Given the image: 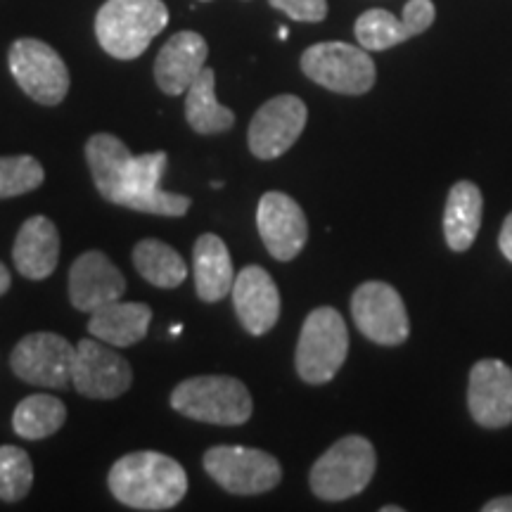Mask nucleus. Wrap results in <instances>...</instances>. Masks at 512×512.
Instances as JSON below:
<instances>
[{"label":"nucleus","mask_w":512,"mask_h":512,"mask_svg":"<svg viewBox=\"0 0 512 512\" xmlns=\"http://www.w3.org/2000/svg\"><path fill=\"white\" fill-rule=\"evenodd\" d=\"M112 496L133 510H171L188 491V475L178 460L157 451H136L110 470Z\"/></svg>","instance_id":"f257e3e1"},{"label":"nucleus","mask_w":512,"mask_h":512,"mask_svg":"<svg viewBox=\"0 0 512 512\" xmlns=\"http://www.w3.org/2000/svg\"><path fill=\"white\" fill-rule=\"evenodd\" d=\"M169 24L162 0H107L95 17L100 48L117 60H136Z\"/></svg>","instance_id":"f03ea898"},{"label":"nucleus","mask_w":512,"mask_h":512,"mask_svg":"<svg viewBox=\"0 0 512 512\" xmlns=\"http://www.w3.org/2000/svg\"><path fill=\"white\" fill-rule=\"evenodd\" d=\"M377 467L375 448L366 437L339 439L311 467V491L320 501H347L373 482Z\"/></svg>","instance_id":"7ed1b4c3"},{"label":"nucleus","mask_w":512,"mask_h":512,"mask_svg":"<svg viewBox=\"0 0 512 512\" xmlns=\"http://www.w3.org/2000/svg\"><path fill=\"white\" fill-rule=\"evenodd\" d=\"M171 406L185 418L207 425H245L252 418V396L228 375L190 377L171 394Z\"/></svg>","instance_id":"20e7f679"},{"label":"nucleus","mask_w":512,"mask_h":512,"mask_svg":"<svg viewBox=\"0 0 512 512\" xmlns=\"http://www.w3.org/2000/svg\"><path fill=\"white\" fill-rule=\"evenodd\" d=\"M349 354V332L332 306L311 311L302 325L294 366L304 382L325 384L339 373Z\"/></svg>","instance_id":"39448f33"},{"label":"nucleus","mask_w":512,"mask_h":512,"mask_svg":"<svg viewBox=\"0 0 512 512\" xmlns=\"http://www.w3.org/2000/svg\"><path fill=\"white\" fill-rule=\"evenodd\" d=\"M302 72L313 83L342 95H363L375 86V62L366 48L328 41L306 48Z\"/></svg>","instance_id":"423d86ee"},{"label":"nucleus","mask_w":512,"mask_h":512,"mask_svg":"<svg viewBox=\"0 0 512 512\" xmlns=\"http://www.w3.org/2000/svg\"><path fill=\"white\" fill-rule=\"evenodd\" d=\"M204 470L235 496H256L275 489L283 467L271 453L247 446H214L204 453Z\"/></svg>","instance_id":"0eeeda50"},{"label":"nucleus","mask_w":512,"mask_h":512,"mask_svg":"<svg viewBox=\"0 0 512 512\" xmlns=\"http://www.w3.org/2000/svg\"><path fill=\"white\" fill-rule=\"evenodd\" d=\"M10 74L24 93L38 105L55 107L69 93V69L55 48L38 38H19L12 43Z\"/></svg>","instance_id":"6e6552de"},{"label":"nucleus","mask_w":512,"mask_h":512,"mask_svg":"<svg viewBox=\"0 0 512 512\" xmlns=\"http://www.w3.org/2000/svg\"><path fill=\"white\" fill-rule=\"evenodd\" d=\"M166 169V152L133 155L121 178L112 204L157 216H183L190 209V197L174 195L159 188Z\"/></svg>","instance_id":"1a4fd4ad"},{"label":"nucleus","mask_w":512,"mask_h":512,"mask_svg":"<svg viewBox=\"0 0 512 512\" xmlns=\"http://www.w3.org/2000/svg\"><path fill=\"white\" fill-rule=\"evenodd\" d=\"M351 316L358 332L380 347H399L411 332L401 294L382 280H368L358 287L351 297Z\"/></svg>","instance_id":"9d476101"},{"label":"nucleus","mask_w":512,"mask_h":512,"mask_svg":"<svg viewBox=\"0 0 512 512\" xmlns=\"http://www.w3.org/2000/svg\"><path fill=\"white\" fill-rule=\"evenodd\" d=\"M76 347L55 332H34L12 349L10 368L19 380L36 387L60 389L72 382Z\"/></svg>","instance_id":"9b49d317"},{"label":"nucleus","mask_w":512,"mask_h":512,"mask_svg":"<svg viewBox=\"0 0 512 512\" xmlns=\"http://www.w3.org/2000/svg\"><path fill=\"white\" fill-rule=\"evenodd\" d=\"M309 110L297 95H278L259 107L249 124V150L254 157L278 159L302 136Z\"/></svg>","instance_id":"f8f14e48"},{"label":"nucleus","mask_w":512,"mask_h":512,"mask_svg":"<svg viewBox=\"0 0 512 512\" xmlns=\"http://www.w3.org/2000/svg\"><path fill=\"white\" fill-rule=\"evenodd\" d=\"M133 382V370L124 356L110 351L95 339H81L76 344L72 384L88 399H117L126 394Z\"/></svg>","instance_id":"ddd939ff"},{"label":"nucleus","mask_w":512,"mask_h":512,"mask_svg":"<svg viewBox=\"0 0 512 512\" xmlns=\"http://www.w3.org/2000/svg\"><path fill=\"white\" fill-rule=\"evenodd\" d=\"M256 228L268 254L278 261H292L309 240V221L297 200L285 192H266L256 209Z\"/></svg>","instance_id":"4468645a"},{"label":"nucleus","mask_w":512,"mask_h":512,"mask_svg":"<svg viewBox=\"0 0 512 512\" xmlns=\"http://www.w3.org/2000/svg\"><path fill=\"white\" fill-rule=\"evenodd\" d=\"M467 406L477 425L501 430L512 425V370L496 358H482L470 370Z\"/></svg>","instance_id":"2eb2a0df"},{"label":"nucleus","mask_w":512,"mask_h":512,"mask_svg":"<svg viewBox=\"0 0 512 512\" xmlns=\"http://www.w3.org/2000/svg\"><path fill=\"white\" fill-rule=\"evenodd\" d=\"M437 10L432 0H408L403 8V17L396 19L387 10H368L356 19L358 46L366 50H389L408 38L425 34L434 24Z\"/></svg>","instance_id":"dca6fc26"},{"label":"nucleus","mask_w":512,"mask_h":512,"mask_svg":"<svg viewBox=\"0 0 512 512\" xmlns=\"http://www.w3.org/2000/svg\"><path fill=\"white\" fill-rule=\"evenodd\" d=\"M126 292V278L102 252H86L69 268V299L83 313L117 302Z\"/></svg>","instance_id":"f3484780"},{"label":"nucleus","mask_w":512,"mask_h":512,"mask_svg":"<svg viewBox=\"0 0 512 512\" xmlns=\"http://www.w3.org/2000/svg\"><path fill=\"white\" fill-rule=\"evenodd\" d=\"M233 304L249 335L261 337L275 328L280 318V292L261 266H247L235 275Z\"/></svg>","instance_id":"a211bd4d"},{"label":"nucleus","mask_w":512,"mask_h":512,"mask_svg":"<svg viewBox=\"0 0 512 512\" xmlns=\"http://www.w3.org/2000/svg\"><path fill=\"white\" fill-rule=\"evenodd\" d=\"M207 41L197 31L174 34L159 50L155 62V81L166 95H183L192 81L202 74L207 62Z\"/></svg>","instance_id":"6ab92c4d"},{"label":"nucleus","mask_w":512,"mask_h":512,"mask_svg":"<svg viewBox=\"0 0 512 512\" xmlns=\"http://www.w3.org/2000/svg\"><path fill=\"white\" fill-rule=\"evenodd\" d=\"M12 259L19 275L29 280H43L57 268L60 261V233L46 216H31L19 228Z\"/></svg>","instance_id":"aec40b11"},{"label":"nucleus","mask_w":512,"mask_h":512,"mask_svg":"<svg viewBox=\"0 0 512 512\" xmlns=\"http://www.w3.org/2000/svg\"><path fill=\"white\" fill-rule=\"evenodd\" d=\"M192 278H195L197 297L202 302H219L233 290V259L219 235L207 233L197 238L192 249Z\"/></svg>","instance_id":"412c9836"},{"label":"nucleus","mask_w":512,"mask_h":512,"mask_svg":"<svg viewBox=\"0 0 512 512\" xmlns=\"http://www.w3.org/2000/svg\"><path fill=\"white\" fill-rule=\"evenodd\" d=\"M152 309L140 302H110L91 313L88 332L110 347H133L147 335Z\"/></svg>","instance_id":"4be33fe9"},{"label":"nucleus","mask_w":512,"mask_h":512,"mask_svg":"<svg viewBox=\"0 0 512 512\" xmlns=\"http://www.w3.org/2000/svg\"><path fill=\"white\" fill-rule=\"evenodd\" d=\"M484 197L475 183L460 181L448 192L444 209V238L453 252H467L482 228Z\"/></svg>","instance_id":"5701e85b"},{"label":"nucleus","mask_w":512,"mask_h":512,"mask_svg":"<svg viewBox=\"0 0 512 512\" xmlns=\"http://www.w3.org/2000/svg\"><path fill=\"white\" fill-rule=\"evenodd\" d=\"M216 74L214 69L204 67L202 74L192 81V86L185 91V119L192 126V131L202 136H214L223 133L235 124V114L228 107H223L216 100L214 93Z\"/></svg>","instance_id":"b1692460"},{"label":"nucleus","mask_w":512,"mask_h":512,"mask_svg":"<svg viewBox=\"0 0 512 512\" xmlns=\"http://www.w3.org/2000/svg\"><path fill=\"white\" fill-rule=\"evenodd\" d=\"M86 159L95 188L107 202H112L114 192H117L121 178H124L126 166L133 159L131 150L112 133H95L86 143Z\"/></svg>","instance_id":"393cba45"},{"label":"nucleus","mask_w":512,"mask_h":512,"mask_svg":"<svg viewBox=\"0 0 512 512\" xmlns=\"http://www.w3.org/2000/svg\"><path fill=\"white\" fill-rule=\"evenodd\" d=\"M133 264L150 285L174 290L188 278V266L174 247L159 240H143L133 249Z\"/></svg>","instance_id":"a878e982"},{"label":"nucleus","mask_w":512,"mask_h":512,"mask_svg":"<svg viewBox=\"0 0 512 512\" xmlns=\"http://www.w3.org/2000/svg\"><path fill=\"white\" fill-rule=\"evenodd\" d=\"M67 420V408L50 394H31L15 408L12 427L22 439H48L60 430Z\"/></svg>","instance_id":"bb28decb"},{"label":"nucleus","mask_w":512,"mask_h":512,"mask_svg":"<svg viewBox=\"0 0 512 512\" xmlns=\"http://www.w3.org/2000/svg\"><path fill=\"white\" fill-rule=\"evenodd\" d=\"M34 465L19 446H0V501L17 503L31 491Z\"/></svg>","instance_id":"cd10ccee"},{"label":"nucleus","mask_w":512,"mask_h":512,"mask_svg":"<svg viewBox=\"0 0 512 512\" xmlns=\"http://www.w3.org/2000/svg\"><path fill=\"white\" fill-rule=\"evenodd\" d=\"M43 178L46 171L34 157H0V200L27 195L43 183Z\"/></svg>","instance_id":"c85d7f7f"},{"label":"nucleus","mask_w":512,"mask_h":512,"mask_svg":"<svg viewBox=\"0 0 512 512\" xmlns=\"http://www.w3.org/2000/svg\"><path fill=\"white\" fill-rule=\"evenodd\" d=\"M268 3L294 22H323L328 17V0H268Z\"/></svg>","instance_id":"c756f323"},{"label":"nucleus","mask_w":512,"mask_h":512,"mask_svg":"<svg viewBox=\"0 0 512 512\" xmlns=\"http://www.w3.org/2000/svg\"><path fill=\"white\" fill-rule=\"evenodd\" d=\"M498 247H501L503 256L512 264V211L508 214V219L503 221L501 235H498Z\"/></svg>","instance_id":"7c9ffc66"},{"label":"nucleus","mask_w":512,"mask_h":512,"mask_svg":"<svg viewBox=\"0 0 512 512\" xmlns=\"http://www.w3.org/2000/svg\"><path fill=\"white\" fill-rule=\"evenodd\" d=\"M482 512H512V496L491 498L489 503L482 505Z\"/></svg>","instance_id":"2f4dec72"},{"label":"nucleus","mask_w":512,"mask_h":512,"mask_svg":"<svg viewBox=\"0 0 512 512\" xmlns=\"http://www.w3.org/2000/svg\"><path fill=\"white\" fill-rule=\"evenodd\" d=\"M8 290H10V271H8V266L0 261V297H3Z\"/></svg>","instance_id":"473e14b6"},{"label":"nucleus","mask_w":512,"mask_h":512,"mask_svg":"<svg viewBox=\"0 0 512 512\" xmlns=\"http://www.w3.org/2000/svg\"><path fill=\"white\" fill-rule=\"evenodd\" d=\"M403 508H399V505H384L382 512H401Z\"/></svg>","instance_id":"72a5a7b5"},{"label":"nucleus","mask_w":512,"mask_h":512,"mask_svg":"<svg viewBox=\"0 0 512 512\" xmlns=\"http://www.w3.org/2000/svg\"><path fill=\"white\" fill-rule=\"evenodd\" d=\"M280 38H283V41L287 38V29L285 27H280Z\"/></svg>","instance_id":"f704fd0d"}]
</instances>
